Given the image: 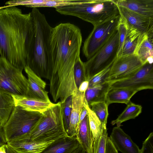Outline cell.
Returning a JSON list of instances; mask_svg holds the SVG:
<instances>
[{"mask_svg": "<svg viewBox=\"0 0 153 153\" xmlns=\"http://www.w3.org/2000/svg\"><path fill=\"white\" fill-rule=\"evenodd\" d=\"M109 137L118 151L122 153H140L139 147L120 127L113 128Z\"/></svg>", "mask_w": 153, "mask_h": 153, "instance_id": "15", "label": "cell"}, {"mask_svg": "<svg viewBox=\"0 0 153 153\" xmlns=\"http://www.w3.org/2000/svg\"><path fill=\"white\" fill-rule=\"evenodd\" d=\"M80 0H35L34 8L52 7L55 8L70 4L79 3Z\"/></svg>", "mask_w": 153, "mask_h": 153, "instance_id": "29", "label": "cell"}, {"mask_svg": "<svg viewBox=\"0 0 153 153\" xmlns=\"http://www.w3.org/2000/svg\"><path fill=\"white\" fill-rule=\"evenodd\" d=\"M140 153H153V132L151 133L143 143Z\"/></svg>", "mask_w": 153, "mask_h": 153, "instance_id": "35", "label": "cell"}, {"mask_svg": "<svg viewBox=\"0 0 153 153\" xmlns=\"http://www.w3.org/2000/svg\"><path fill=\"white\" fill-rule=\"evenodd\" d=\"M128 25L127 34L121 50L118 56L134 53L138 41L142 34L136 29Z\"/></svg>", "mask_w": 153, "mask_h": 153, "instance_id": "24", "label": "cell"}, {"mask_svg": "<svg viewBox=\"0 0 153 153\" xmlns=\"http://www.w3.org/2000/svg\"><path fill=\"white\" fill-rule=\"evenodd\" d=\"M144 64L134 53L117 56L111 66L105 82L112 83L128 79Z\"/></svg>", "mask_w": 153, "mask_h": 153, "instance_id": "10", "label": "cell"}, {"mask_svg": "<svg viewBox=\"0 0 153 153\" xmlns=\"http://www.w3.org/2000/svg\"><path fill=\"white\" fill-rule=\"evenodd\" d=\"M91 110L95 114L102 123L104 128H106V124L108 113V105L105 102H93L89 105Z\"/></svg>", "mask_w": 153, "mask_h": 153, "instance_id": "28", "label": "cell"}, {"mask_svg": "<svg viewBox=\"0 0 153 153\" xmlns=\"http://www.w3.org/2000/svg\"><path fill=\"white\" fill-rule=\"evenodd\" d=\"M68 136L65 131L61 103L58 102L42 113L29 134L30 140L46 141Z\"/></svg>", "mask_w": 153, "mask_h": 153, "instance_id": "5", "label": "cell"}, {"mask_svg": "<svg viewBox=\"0 0 153 153\" xmlns=\"http://www.w3.org/2000/svg\"><path fill=\"white\" fill-rule=\"evenodd\" d=\"M30 12L34 30L27 66L41 78L47 79L51 60L50 39L53 27L38 8H33Z\"/></svg>", "mask_w": 153, "mask_h": 153, "instance_id": "3", "label": "cell"}, {"mask_svg": "<svg viewBox=\"0 0 153 153\" xmlns=\"http://www.w3.org/2000/svg\"><path fill=\"white\" fill-rule=\"evenodd\" d=\"M114 1L118 6L153 19V0H114Z\"/></svg>", "mask_w": 153, "mask_h": 153, "instance_id": "19", "label": "cell"}, {"mask_svg": "<svg viewBox=\"0 0 153 153\" xmlns=\"http://www.w3.org/2000/svg\"><path fill=\"white\" fill-rule=\"evenodd\" d=\"M80 145L76 137L65 136L55 140L40 153H72Z\"/></svg>", "mask_w": 153, "mask_h": 153, "instance_id": "20", "label": "cell"}, {"mask_svg": "<svg viewBox=\"0 0 153 153\" xmlns=\"http://www.w3.org/2000/svg\"><path fill=\"white\" fill-rule=\"evenodd\" d=\"M31 12L24 13L16 6L0 7V55L23 71L34 33Z\"/></svg>", "mask_w": 153, "mask_h": 153, "instance_id": "2", "label": "cell"}, {"mask_svg": "<svg viewBox=\"0 0 153 153\" xmlns=\"http://www.w3.org/2000/svg\"><path fill=\"white\" fill-rule=\"evenodd\" d=\"M142 110L141 105L130 101L123 111L116 120L111 121V124L112 125L116 124L117 126L120 127L122 123L137 117L141 113Z\"/></svg>", "mask_w": 153, "mask_h": 153, "instance_id": "26", "label": "cell"}, {"mask_svg": "<svg viewBox=\"0 0 153 153\" xmlns=\"http://www.w3.org/2000/svg\"><path fill=\"white\" fill-rule=\"evenodd\" d=\"M84 105L88 111L89 126L94 139L97 140L100 137L104 128L100 120L91 110L85 100Z\"/></svg>", "mask_w": 153, "mask_h": 153, "instance_id": "27", "label": "cell"}, {"mask_svg": "<svg viewBox=\"0 0 153 153\" xmlns=\"http://www.w3.org/2000/svg\"><path fill=\"white\" fill-rule=\"evenodd\" d=\"M6 153H17L14 150L7 144L5 145Z\"/></svg>", "mask_w": 153, "mask_h": 153, "instance_id": "40", "label": "cell"}, {"mask_svg": "<svg viewBox=\"0 0 153 153\" xmlns=\"http://www.w3.org/2000/svg\"><path fill=\"white\" fill-rule=\"evenodd\" d=\"M120 17L119 14L94 26L82 48L83 53L87 60L105 44L117 29Z\"/></svg>", "mask_w": 153, "mask_h": 153, "instance_id": "9", "label": "cell"}, {"mask_svg": "<svg viewBox=\"0 0 153 153\" xmlns=\"http://www.w3.org/2000/svg\"><path fill=\"white\" fill-rule=\"evenodd\" d=\"M153 28L141 34L134 53L143 63L153 62Z\"/></svg>", "mask_w": 153, "mask_h": 153, "instance_id": "17", "label": "cell"}, {"mask_svg": "<svg viewBox=\"0 0 153 153\" xmlns=\"http://www.w3.org/2000/svg\"><path fill=\"white\" fill-rule=\"evenodd\" d=\"M15 107L12 95L0 92V126L4 127Z\"/></svg>", "mask_w": 153, "mask_h": 153, "instance_id": "25", "label": "cell"}, {"mask_svg": "<svg viewBox=\"0 0 153 153\" xmlns=\"http://www.w3.org/2000/svg\"></svg>", "mask_w": 153, "mask_h": 153, "instance_id": "43", "label": "cell"}, {"mask_svg": "<svg viewBox=\"0 0 153 153\" xmlns=\"http://www.w3.org/2000/svg\"><path fill=\"white\" fill-rule=\"evenodd\" d=\"M11 95L15 106L27 111L42 113L54 104L51 101L41 100L24 95Z\"/></svg>", "mask_w": 153, "mask_h": 153, "instance_id": "18", "label": "cell"}, {"mask_svg": "<svg viewBox=\"0 0 153 153\" xmlns=\"http://www.w3.org/2000/svg\"><path fill=\"white\" fill-rule=\"evenodd\" d=\"M108 137L107 128H104L100 137L97 140L94 139L93 153H105L106 141Z\"/></svg>", "mask_w": 153, "mask_h": 153, "instance_id": "33", "label": "cell"}, {"mask_svg": "<svg viewBox=\"0 0 153 153\" xmlns=\"http://www.w3.org/2000/svg\"><path fill=\"white\" fill-rule=\"evenodd\" d=\"M85 93L81 92L78 89L71 95L72 108L67 133L68 137H75L76 136L79 127L80 116L84 107V104L85 101Z\"/></svg>", "mask_w": 153, "mask_h": 153, "instance_id": "16", "label": "cell"}, {"mask_svg": "<svg viewBox=\"0 0 153 153\" xmlns=\"http://www.w3.org/2000/svg\"><path fill=\"white\" fill-rule=\"evenodd\" d=\"M137 92L127 88L110 89L106 95L105 102L108 106L114 103L127 105L130 101L131 98Z\"/></svg>", "mask_w": 153, "mask_h": 153, "instance_id": "23", "label": "cell"}, {"mask_svg": "<svg viewBox=\"0 0 153 153\" xmlns=\"http://www.w3.org/2000/svg\"><path fill=\"white\" fill-rule=\"evenodd\" d=\"M111 65L99 72L92 77L88 81V88L105 82V80L108 76Z\"/></svg>", "mask_w": 153, "mask_h": 153, "instance_id": "34", "label": "cell"}, {"mask_svg": "<svg viewBox=\"0 0 153 153\" xmlns=\"http://www.w3.org/2000/svg\"><path fill=\"white\" fill-rule=\"evenodd\" d=\"M27 78L22 71L0 57V92L11 95L26 96Z\"/></svg>", "mask_w": 153, "mask_h": 153, "instance_id": "8", "label": "cell"}, {"mask_svg": "<svg viewBox=\"0 0 153 153\" xmlns=\"http://www.w3.org/2000/svg\"><path fill=\"white\" fill-rule=\"evenodd\" d=\"M105 153H118L109 137H108L106 142Z\"/></svg>", "mask_w": 153, "mask_h": 153, "instance_id": "36", "label": "cell"}, {"mask_svg": "<svg viewBox=\"0 0 153 153\" xmlns=\"http://www.w3.org/2000/svg\"><path fill=\"white\" fill-rule=\"evenodd\" d=\"M110 87V83L105 82L88 88L85 94L86 102L88 105L93 102H105L106 95Z\"/></svg>", "mask_w": 153, "mask_h": 153, "instance_id": "22", "label": "cell"}, {"mask_svg": "<svg viewBox=\"0 0 153 153\" xmlns=\"http://www.w3.org/2000/svg\"><path fill=\"white\" fill-rule=\"evenodd\" d=\"M72 153H87L83 149L82 146L80 145Z\"/></svg>", "mask_w": 153, "mask_h": 153, "instance_id": "41", "label": "cell"}, {"mask_svg": "<svg viewBox=\"0 0 153 153\" xmlns=\"http://www.w3.org/2000/svg\"><path fill=\"white\" fill-rule=\"evenodd\" d=\"M88 82L85 81L82 82L79 86L78 89L79 91L82 92H85L88 88Z\"/></svg>", "mask_w": 153, "mask_h": 153, "instance_id": "38", "label": "cell"}, {"mask_svg": "<svg viewBox=\"0 0 153 153\" xmlns=\"http://www.w3.org/2000/svg\"><path fill=\"white\" fill-rule=\"evenodd\" d=\"M62 110L63 122L65 131L67 134L72 108L71 96L68 97L64 102L61 103Z\"/></svg>", "mask_w": 153, "mask_h": 153, "instance_id": "31", "label": "cell"}, {"mask_svg": "<svg viewBox=\"0 0 153 153\" xmlns=\"http://www.w3.org/2000/svg\"><path fill=\"white\" fill-rule=\"evenodd\" d=\"M82 36L80 29L70 23H61L52 28L50 39L51 60L47 79L54 102L62 103L78 88L74 67L79 58Z\"/></svg>", "mask_w": 153, "mask_h": 153, "instance_id": "1", "label": "cell"}, {"mask_svg": "<svg viewBox=\"0 0 153 153\" xmlns=\"http://www.w3.org/2000/svg\"><path fill=\"white\" fill-rule=\"evenodd\" d=\"M55 9L61 14L75 16L94 26L119 14L114 0H80L78 3L60 6Z\"/></svg>", "mask_w": 153, "mask_h": 153, "instance_id": "4", "label": "cell"}, {"mask_svg": "<svg viewBox=\"0 0 153 153\" xmlns=\"http://www.w3.org/2000/svg\"><path fill=\"white\" fill-rule=\"evenodd\" d=\"M24 69L27 76V90L25 96L41 100L50 101L48 93L45 89L46 82L28 67L26 66Z\"/></svg>", "mask_w": 153, "mask_h": 153, "instance_id": "12", "label": "cell"}, {"mask_svg": "<svg viewBox=\"0 0 153 153\" xmlns=\"http://www.w3.org/2000/svg\"><path fill=\"white\" fill-rule=\"evenodd\" d=\"M74 76L75 83L78 88L81 84L86 81L84 62L79 58L74 67Z\"/></svg>", "mask_w": 153, "mask_h": 153, "instance_id": "30", "label": "cell"}, {"mask_svg": "<svg viewBox=\"0 0 153 153\" xmlns=\"http://www.w3.org/2000/svg\"><path fill=\"white\" fill-rule=\"evenodd\" d=\"M127 88L137 92L153 89V62L144 64L131 77L126 79L110 83V89Z\"/></svg>", "mask_w": 153, "mask_h": 153, "instance_id": "11", "label": "cell"}, {"mask_svg": "<svg viewBox=\"0 0 153 153\" xmlns=\"http://www.w3.org/2000/svg\"><path fill=\"white\" fill-rule=\"evenodd\" d=\"M7 143L4 127L0 126V147L5 145Z\"/></svg>", "mask_w": 153, "mask_h": 153, "instance_id": "37", "label": "cell"}, {"mask_svg": "<svg viewBox=\"0 0 153 153\" xmlns=\"http://www.w3.org/2000/svg\"><path fill=\"white\" fill-rule=\"evenodd\" d=\"M5 145L0 147V153H6Z\"/></svg>", "mask_w": 153, "mask_h": 153, "instance_id": "42", "label": "cell"}, {"mask_svg": "<svg viewBox=\"0 0 153 153\" xmlns=\"http://www.w3.org/2000/svg\"><path fill=\"white\" fill-rule=\"evenodd\" d=\"M56 140L35 141L30 140L29 137H26L8 142L7 144L17 153H40Z\"/></svg>", "mask_w": 153, "mask_h": 153, "instance_id": "14", "label": "cell"}, {"mask_svg": "<svg viewBox=\"0 0 153 153\" xmlns=\"http://www.w3.org/2000/svg\"><path fill=\"white\" fill-rule=\"evenodd\" d=\"M88 114L87 110L84 106V107L82 110L80 116L79 123V126L81 123Z\"/></svg>", "mask_w": 153, "mask_h": 153, "instance_id": "39", "label": "cell"}, {"mask_svg": "<svg viewBox=\"0 0 153 153\" xmlns=\"http://www.w3.org/2000/svg\"><path fill=\"white\" fill-rule=\"evenodd\" d=\"M119 36L117 29L105 44L91 58L84 62L86 80L111 65L117 56Z\"/></svg>", "mask_w": 153, "mask_h": 153, "instance_id": "7", "label": "cell"}, {"mask_svg": "<svg viewBox=\"0 0 153 153\" xmlns=\"http://www.w3.org/2000/svg\"><path fill=\"white\" fill-rule=\"evenodd\" d=\"M117 6L120 15L129 25L142 34L147 33L153 28V19L141 15L124 7Z\"/></svg>", "mask_w": 153, "mask_h": 153, "instance_id": "13", "label": "cell"}, {"mask_svg": "<svg viewBox=\"0 0 153 153\" xmlns=\"http://www.w3.org/2000/svg\"><path fill=\"white\" fill-rule=\"evenodd\" d=\"M42 114L15 106L4 127L7 142L29 137L30 131Z\"/></svg>", "mask_w": 153, "mask_h": 153, "instance_id": "6", "label": "cell"}, {"mask_svg": "<svg viewBox=\"0 0 153 153\" xmlns=\"http://www.w3.org/2000/svg\"><path fill=\"white\" fill-rule=\"evenodd\" d=\"M76 137L87 153H93L94 138L89 126L88 114L79 125Z\"/></svg>", "mask_w": 153, "mask_h": 153, "instance_id": "21", "label": "cell"}, {"mask_svg": "<svg viewBox=\"0 0 153 153\" xmlns=\"http://www.w3.org/2000/svg\"><path fill=\"white\" fill-rule=\"evenodd\" d=\"M128 27L129 25L128 23L125 19L120 15L117 26V30L119 36V46L117 56L121 50L128 31Z\"/></svg>", "mask_w": 153, "mask_h": 153, "instance_id": "32", "label": "cell"}]
</instances>
